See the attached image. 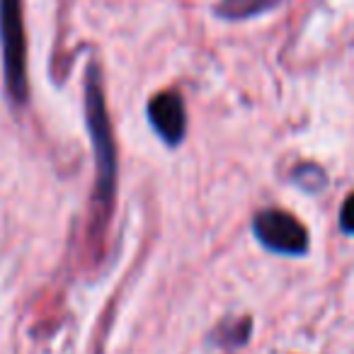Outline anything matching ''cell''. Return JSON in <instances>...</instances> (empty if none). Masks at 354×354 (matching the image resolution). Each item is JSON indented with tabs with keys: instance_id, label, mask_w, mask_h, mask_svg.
<instances>
[{
	"instance_id": "cell-1",
	"label": "cell",
	"mask_w": 354,
	"mask_h": 354,
	"mask_svg": "<svg viewBox=\"0 0 354 354\" xmlns=\"http://www.w3.org/2000/svg\"><path fill=\"white\" fill-rule=\"evenodd\" d=\"M85 122H88L90 141L95 153V202L102 214V221H107L109 207L114 202L117 189V146H114L112 122H109L107 104H104V88L100 66L90 61L85 73Z\"/></svg>"
},
{
	"instance_id": "cell-2",
	"label": "cell",
	"mask_w": 354,
	"mask_h": 354,
	"mask_svg": "<svg viewBox=\"0 0 354 354\" xmlns=\"http://www.w3.org/2000/svg\"><path fill=\"white\" fill-rule=\"evenodd\" d=\"M0 51H3V75H6L8 95L12 104L22 107L30 97L22 0H0Z\"/></svg>"
},
{
	"instance_id": "cell-3",
	"label": "cell",
	"mask_w": 354,
	"mask_h": 354,
	"mask_svg": "<svg viewBox=\"0 0 354 354\" xmlns=\"http://www.w3.org/2000/svg\"><path fill=\"white\" fill-rule=\"evenodd\" d=\"M255 238L277 255L299 257L308 252V231L306 226L284 209H262L252 218Z\"/></svg>"
},
{
	"instance_id": "cell-4",
	"label": "cell",
	"mask_w": 354,
	"mask_h": 354,
	"mask_svg": "<svg viewBox=\"0 0 354 354\" xmlns=\"http://www.w3.org/2000/svg\"><path fill=\"white\" fill-rule=\"evenodd\" d=\"M148 119L156 133L170 146L185 138L187 131V112H185V102L177 93H160L148 102Z\"/></svg>"
},
{
	"instance_id": "cell-5",
	"label": "cell",
	"mask_w": 354,
	"mask_h": 354,
	"mask_svg": "<svg viewBox=\"0 0 354 354\" xmlns=\"http://www.w3.org/2000/svg\"><path fill=\"white\" fill-rule=\"evenodd\" d=\"M279 6V0H218L216 15L223 20H248Z\"/></svg>"
},
{
	"instance_id": "cell-6",
	"label": "cell",
	"mask_w": 354,
	"mask_h": 354,
	"mask_svg": "<svg viewBox=\"0 0 354 354\" xmlns=\"http://www.w3.org/2000/svg\"><path fill=\"white\" fill-rule=\"evenodd\" d=\"M291 180H294V185H299V187L308 194L323 192L325 185H328V175H325L323 167L315 165V162H301V165H296L294 172H291Z\"/></svg>"
},
{
	"instance_id": "cell-7",
	"label": "cell",
	"mask_w": 354,
	"mask_h": 354,
	"mask_svg": "<svg viewBox=\"0 0 354 354\" xmlns=\"http://www.w3.org/2000/svg\"><path fill=\"white\" fill-rule=\"evenodd\" d=\"M339 228H342L347 236H354V192L344 199L342 212H339Z\"/></svg>"
}]
</instances>
